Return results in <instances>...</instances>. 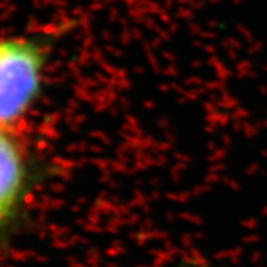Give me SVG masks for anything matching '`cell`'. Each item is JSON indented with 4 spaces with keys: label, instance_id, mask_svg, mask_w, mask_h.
Here are the masks:
<instances>
[{
    "label": "cell",
    "instance_id": "7a4b0ae2",
    "mask_svg": "<svg viewBox=\"0 0 267 267\" xmlns=\"http://www.w3.org/2000/svg\"><path fill=\"white\" fill-rule=\"evenodd\" d=\"M36 174V156L24 129L0 126V235L23 218Z\"/></svg>",
    "mask_w": 267,
    "mask_h": 267
},
{
    "label": "cell",
    "instance_id": "6da1fadb",
    "mask_svg": "<svg viewBox=\"0 0 267 267\" xmlns=\"http://www.w3.org/2000/svg\"><path fill=\"white\" fill-rule=\"evenodd\" d=\"M58 34L42 31L0 36V126L26 128L43 95Z\"/></svg>",
    "mask_w": 267,
    "mask_h": 267
}]
</instances>
